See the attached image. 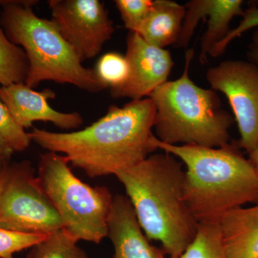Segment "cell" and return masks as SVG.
I'll list each match as a JSON object with an SVG mask.
<instances>
[{
	"label": "cell",
	"instance_id": "cell-5",
	"mask_svg": "<svg viewBox=\"0 0 258 258\" xmlns=\"http://www.w3.org/2000/svg\"><path fill=\"white\" fill-rule=\"evenodd\" d=\"M193 57V49L186 50L182 75L175 81H166L149 96L155 106L156 137L169 145L220 147L230 143L229 129L235 119L222 109L215 91L191 81Z\"/></svg>",
	"mask_w": 258,
	"mask_h": 258
},
{
	"label": "cell",
	"instance_id": "cell-15",
	"mask_svg": "<svg viewBox=\"0 0 258 258\" xmlns=\"http://www.w3.org/2000/svg\"><path fill=\"white\" fill-rule=\"evenodd\" d=\"M242 0H191L186 3L208 18V27L200 42V62L205 63L215 45L230 32V24L235 16H242Z\"/></svg>",
	"mask_w": 258,
	"mask_h": 258
},
{
	"label": "cell",
	"instance_id": "cell-18",
	"mask_svg": "<svg viewBox=\"0 0 258 258\" xmlns=\"http://www.w3.org/2000/svg\"><path fill=\"white\" fill-rule=\"evenodd\" d=\"M64 230L47 235L30 248L28 258H89Z\"/></svg>",
	"mask_w": 258,
	"mask_h": 258
},
{
	"label": "cell",
	"instance_id": "cell-26",
	"mask_svg": "<svg viewBox=\"0 0 258 258\" xmlns=\"http://www.w3.org/2000/svg\"><path fill=\"white\" fill-rule=\"evenodd\" d=\"M13 151L3 137L0 136V158H11Z\"/></svg>",
	"mask_w": 258,
	"mask_h": 258
},
{
	"label": "cell",
	"instance_id": "cell-8",
	"mask_svg": "<svg viewBox=\"0 0 258 258\" xmlns=\"http://www.w3.org/2000/svg\"><path fill=\"white\" fill-rule=\"evenodd\" d=\"M206 77L211 89L228 100L240 132L236 145L249 154L258 140V66L250 61L225 60L209 69Z\"/></svg>",
	"mask_w": 258,
	"mask_h": 258
},
{
	"label": "cell",
	"instance_id": "cell-17",
	"mask_svg": "<svg viewBox=\"0 0 258 258\" xmlns=\"http://www.w3.org/2000/svg\"><path fill=\"white\" fill-rule=\"evenodd\" d=\"M180 258H228L220 223H198L195 239Z\"/></svg>",
	"mask_w": 258,
	"mask_h": 258
},
{
	"label": "cell",
	"instance_id": "cell-2",
	"mask_svg": "<svg viewBox=\"0 0 258 258\" xmlns=\"http://www.w3.org/2000/svg\"><path fill=\"white\" fill-rule=\"evenodd\" d=\"M176 158L165 152L152 154L115 175L147 238L160 242L171 258L181 257L198 228L185 201V171Z\"/></svg>",
	"mask_w": 258,
	"mask_h": 258
},
{
	"label": "cell",
	"instance_id": "cell-10",
	"mask_svg": "<svg viewBox=\"0 0 258 258\" xmlns=\"http://www.w3.org/2000/svg\"><path fill=\"white\" fill-rule=\"evenodd\" d=\"M125 56L130 74L121 88L111 91L114 98L135 101L149 97L156 88L168 81L174 67L169 50L149 45L137 32H128Z\"/></svg>",
	"mask_w": 258,
	"mask_h": 258
},
{
	"label": "cell",
	"instance_id": "cell-9",
	"mask_svg": "<svg viewBox=\"0 0 258 258\" xmlns=\"http://www.w3.org/2000/svg\"><path fill=\"white\" fill-rule=\"evenodd\" d=\"M52 19L83 61L100 53L115 28L99 0H50Z\"/></svg>",
	"mask_w": 258,
	"mask_h": 258
},
{
	"label": "cell",
	"instance_id": "cell-12",
	"mask_svg": "<svg viewBox=\"0 0 258 258\" xmlns=\"http://www.w3.org/2000/svg\"><path fill=\"white\" fill-rule=\"evenodd\" d=\"M113 258H171L149 242L127 197L113 196L108 218V233Z\"/></svg>",
	"mask_w": 258,
	"mask_h": 258
},
{
	"label": "cell",
	"instance_id": "cell-25",
	"mask_svg": "<svg viewBox=\"0 0 258 258\" xmlns=\"http://www.w3.org/2000/svg\"><path fill=\"white\" fill-rule=\"evenodd\" d=\"M9 158H0V195L4 185L7 172L10 165Z\"/></svg>",
	"mask_w": 258,
	"mask_h": 258
},
{
	"label": "cell",
	"instance_id": "cell-20",
	"mask_svg": "<svg viewBox=\"0 0 258 258\" xmlns=\"http://www.w3.org/2000/svg\"><path fill=\"white\" fill-rule=\"evenodd\" d=\"M0 136L6 141L13 152L26 150L32 141L28 132L15 121L6 105L0 98Z\"/></svg>",
	"mask_w": 258,
	"mask_h": 258
},
{
	"label": "cell",
	"instance_id": "cell-7",
	"mask_svg": "<svg viewBox=\"0 0 258 258\" xmlns=\"http://www.w3.org/2000/svg\"><path fill=\"white\" fill-rule=\"evenodd\" d=\"M0 229L42 235L63 230L30 161L10 164L0 195Z\"/></svg>",
	"mask_w": 258,
	"mask_h": 258
},
{
	"label": "cell",
	"instance_id": "cell-3",
	"mask_svg": "<svg viewBox=\"0 0 258 258\" xmlns=\"http://www.w3.org/2000/svg\"><path fill=\"white\" fill-rule=\"evenodd\" d=\"M154 144L186 165L185 201L198 223H220L227 212L258 204L257 173L235 143L217 148L169 145L156 137Z\"/></svg>",
	"mask_w": 258,
	"mask_h": 258
},
{
	"label": "cell",
	"instance_id": "cell-14",
	"mask_svg": "<svg viewBox=\"0 0 258 258\" xmlns=\"http://www.w3.org/2000/svg\"><path fill=\"white\" fill-rule=\"evenodd\" d=\"M186 13L184 5L171 0H153L150 13L137 33L152 46L165 48L174 45Z\"/></svg>",
	"mask_w": 258,
	"mask_h": 258
},
{
	"label": "cell",
	"instance_id": "cell-19",
	"mask_svg": "<svg viewBox=\"0 0 258 258\" xmlns=\"http://www.w3.org/2000/svg\"><path fill=\"white\" fill-rule=\"evenodd\" d=\"M98 78L111 91L121 88L128 81L130 68L125 55L108 52L102 55L96 64Z\"/></svg>",
	"mask_w": 258,
	"mask_h": 258
},
{
	"label": "cell",
	"instance_id": "cell-22",
	"mask_svg": "<svg viewBox=\"0 0 258 258\" xmlns=\"http://www.w3.org/2000/svg\"><path fill=\"white\" fill-rule=\"evenodd\" d=\"M47 235H26L0 229V258H14V254L30 249Z\"/></svg>",
	"mask_w": 258,
	"mask_h": 258
},
{
	"label": "cell",
	"instance_id": "cell-27",
	"mask_svg": "<svg viewBox=\"0 0 258 258\" xmlns=\"http://www.w3.org/2000/svg\"><path fill=\"white\" fill-rule=\"evenodd\" d=\"M249 161H250L251 164H252V166H253L254 170H255L258 176V140L253 150L250 153H249Z\"/></svg>",
	"mask_w": 258,
	"mask_h": 258
},
{
	"label": "cell",
	"instance_id": "cell-24",
	"mask_svg": "<svg viewBox=\"0 0 258 258\" xmlns=\"http://www.w3.org/2000/svg\"><path fill=\"white\" fill-rule=\"evenodd\" d=\"M248 57L250 62L258 66V28L254 31L248 46Z\"/></svg>",
	"mask_w": 258,
	"mask_h": 258
},
{
	"label": "cell",
	"instance_id": "cell-1",
	"mask_svg": "<svg viewBox=\"0 0 258 258\" xmlns=\"http://www.w3.org/2000/svg\"><path fill=\"white\" fill-rule=\"evenodd\" d=\"M155 115L154 102L147 97L110 106L106 115L81 130L56 133L34 127L28 135L47 152L63 154L89 177L115 175L157 150L152 131Z\"/></svg>",
	"mask_w": 258,
	"mask_h": 258
},
{
	"label": "cell",
	"instance_id": "cell-21",
	"mask_svg": "<svg viewBox=\"0 0 258 258\" xmlns=\"http://www.w3.org/2000/svg\"><path fill=\"white\" fill-rule=\"evenodd\" d=\"M115 5L125 28L136 32L150 13L153 0H115Z\"/></svg>",
	"mask_w": 258,
	"mask_h": 258
},
{
	"label": "cell",
	"instance_id": "cell-13",
	"mask_svg": "<svg viewBox=\"0 0 258 258\" xmlns=\"http://www.w3.org/2000/svg\"><path fill=\"white\" fill-rule=\"evenodd\" d=\"M228 258H258V204L237 208L220 220Z\"/></svg>",
	"mask_w": 258,
	"mask_h": 258
},
{
	"label": "cell",
	"instance_id": "cell-16",
	"mask_svg": "<svg viewBox=\"0 0 258 258\" xmlns=\"http://www.w3.org/2000/svg\"><path fill=\"white\" fill-rule=\"evenodd\" d=\"M0 8V85L9 86L25 83L28 76V57L22 47L15 45L7 37L1 23Z\"/></svg>",
	"mask_w": 258,
	"mask_h": 258
},
{
	"label": "cell",
	"instance_id": "cell-4",
	"mask_svg": "<svg viewBox=\"0 0 258 258\" xmlns=\"http://www.w3.org/2000/svg\"><path fill=\"white\" fill-rule=\"evenodd\" d=\"M35 1H0L1 23L7 37L22 47L28 57L25 84L35 88L42 81L71 84L90 93L107 86L96 71L86 69L52 20L39 18L32 10Z\"/></svg>",
	"mask_w": 258,
	"mask_h": 258
},
{
	"label": "cell",
	"instance_id": "cell-23",
	"mask_svg": "<svg viewBox=\"0 0 258 258\" xmlns=\"http://www.w3.org/2000/svg\"><path fill=\"white\" fill-rule=\"evenodd\" d=\"M242 20L237 28L232 29L227 34V36L215 45L210 52L209 55L213 57H220L224 53L226 48L230 45L231 42L235 39L240 37L244 32L251 29L258 28V8L252 6L248 9L244 10L242 15Z\"/></svg>",
	"mask_w": 258,
	"mask_h": 258
},
{
	"label": "cell",
	"instance_id": "cell-6",
	"mask_svg": "<svg viewBox=\"0 0 258 258\" xmlns=\"http://www.w3.org/2000/svg\"><path fill=\"white\" fill-rule=\"evenodd\" d=\"M67 158L57 153L40 154L37 177L75 240L101 243L108 233L113 196L106 186H90L71 171Z\"/></svg>",
	"mask_w": 258,
	"mask_h": 258
},
{
	"label": "cell",
	"instance_id": "cell-11",
	"mask_svg": "<svg viewBox=\"0 0 258 258\" xmlns=\"http://www.w3.org/2000/svg\"><path fill=\"white\" fill-rule=\"evenodd\" d=\"M55 97V93L49 88L36 91L25 83L0 86V98L22 128H30L35 121L50 122L64 130L79 128L82 115L77 112L63 113L53 109L48 100Z\"/></svg>",
	"mask_w": 258,
	"mask_h": 258
}]
</instances>
